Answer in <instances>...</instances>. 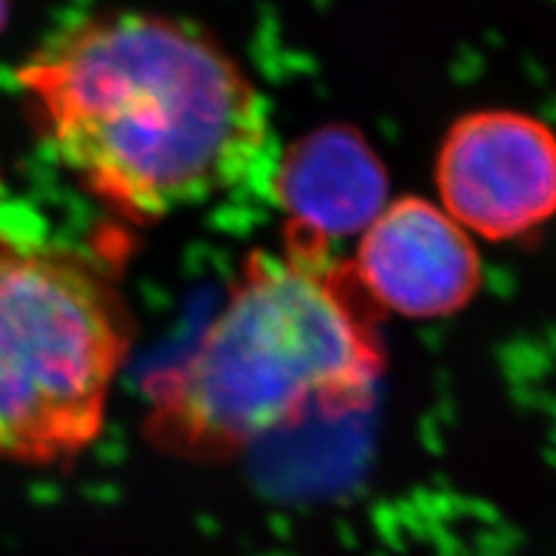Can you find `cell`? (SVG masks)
Returning <instances> with one entry per match:
<instances>
[{
	"mask_svg": "<svg viewBox=\"0 0 556 556\" xmlns=\"http://www.w3.org/2000/svg\"><path fill=\"white\" fill-rule=\"evenodd\" d=\"M445 212L486 241H519L556 216V132L517 110H476L450 124L433 163Z\"/></svg>",
	"mask_w": 556,
	"mask_h": 556,
	"instance_id": "277c9868",
	"label": "cell"
},
{
	"mask_svg": "<svg viewBox=\"0 0 556 556\" xmlns=\"http://www.w3.org/2000/svg\"><path fill=\"white\" fill-rule=\"evenodd\" d=\"M351 265L380 313L413 320L455 316L484 283L473 235L443 204L415 195L386 206L359 237Z\"/></svg>",
	"mask_w": 556,
	"mask_h": 556,
	"instance_id": "5b68a950",
	"label": "cell"
},
{
	"mask_svg": "<svg viewBox=\"0 0 556 556\" xmlns=\"http://www.w3.org/2000/svg\"><path fill=\"white\" fill-rule=\"evenodd\" d=\"M8 10H10V0H0V30H3L8 22Z\"/></svg>",
	"mask_w": 556,
	"mask_h": 556,
	"instance_id": "52a82bcc",
	"label": "cell"
},
{
	"mask_svg": "<svg viewBox=\"0 0 556 556\" xmlns=\"http://www.w3.org/2000/svg\"><path fill=\"white\" fill-rule=\"evenodd\" d=\"M286 235L332 247L362 237L386 212L390 174L362 130L327 124L290 144L276 169Z\"/></svg>",
	"mask_w": 556,
	"mask_h": 556,
	"instance_id": "8992f818",
	"label": "cell"
},
{
	"mask_svg": "<svg viewBox=\"0 0 556 556\" xmlns=\"http://www.w3.org/2000/svg\"><path fill=\"white\" fill-rule=\"evenodd\" d=\"M378 316L329 247L286 235L278 253L255 251L193 351L147 378V443L223 464L313 417L364 410L386 369Z\"/></svg>",
	"mask_w": 556,
	"mask_h": 556,
	"instance_id": "7a4b0ae2",
	"label": "cell"
},
{
	"mask_svg": "<svg viewBox=\"0 0 556 556\" xmlns=\"http://www.w3.org/2000/svg\"><path fill=\"white\" fill-rule=\"evenodd\" d=\"M130 339L118 294L89 265L0 243V464L56 468L89 452Z\"/></svg>",
	"mask_w": 556,
	"mask_h": 556,
	"instance_id": "3957f363",
	"label": "cell"
},
{
	"mask_svg": "<svg viewBox=\"0 0 556 556\" xmlns=\"http://www.w3.org/2000/svg\"><path fill=\"white\" fill-rule=\"evenodd\" d=\"M20 81L61 161L139 220L212 200L267 149L269 116L253 81L212 38L165 16L91 20Z\"/></svg>",
	"mask_w": 556,
	"mask_h": 556,
	"instance_id": "6da1fadb",
	"label": "cell"
}]
</instances>
